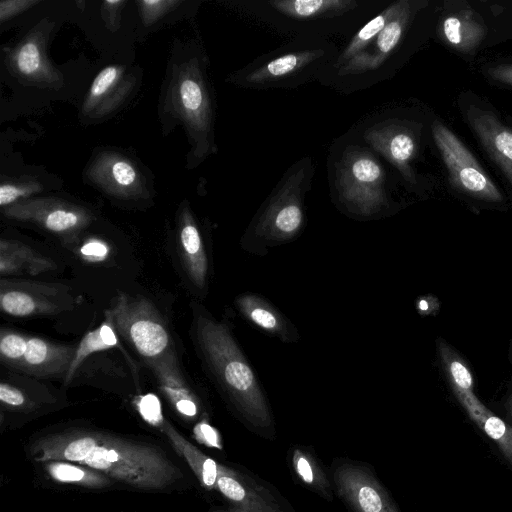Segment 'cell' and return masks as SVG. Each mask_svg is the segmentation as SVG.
<instances>
[{
    "label": "cell",
    "mask_w": 512,
    "mask_h": 512,
    "mask_svg": "<svg viewBox=\"0 0 512 512\" xmlns=\"http://www.w3.org/2000/svg\"><path fill=\"white\" fill-rule=\"evenodd\" d=\"M47 474L55 481L88 488H105L112 485V478L92 468L66 461L42 463Z\"/></svg>",
    "instance_id": "cell-29"
},
{
    "label": "cell",
    "mask_w": 512,
    "mask_h": 512,
    "mask_svg": "<svg viewBox=\"0 0 512 512\" xmlns=\"http://www.w3.org/2000/svg\"><path fill=\"white\" fill-rule=\"evenodd\" d=\"M509 412H510V415L512 416V398L509 402Z\"/></svg>",
    "instance_id": "cell-42"
},
{
    "label": "cell",
    "mask_w": 512,
    "mask_h": 512,
    "mask_svg": "<svg viewBox=\"0 0 512 512\" xmlns=\"http://www.w3.org/2000/svg\"><path fill=\"white\" fill-rule=\"evenodd\" d=\"M69 288L55 283L26 280L0 281V308L14 317L55 315L72 309Z\"/></svg>",
    "instance_id": "cell-8"
},
{
    "label": "cell",
    "mask_w": 512,
    "mask_h": 512,
    "mask_svg": "<svg viewBox=\"0 0 512 512\" xmlns=\"http://www.w3.org/2000/svg\"><path fill=\"white\" fill-rule=\"evenodd\" d=\"M56 269V264L18 240L0 241V274L5 276L38 275Z\"/></svg>",
    "instance_id": "cell-21"
},
{
    "label": "cell",
    "mask_w": 512,
    "mask_h": 512,
    "mask_svg": "<svg viewBox=\"0 0 512 512\" xmlns=\"http://www.w3.org/2000/svg\"><path fill=\"white\" fill-rule=\"evenodd\" d=\"M40 463H77L140 489H163L183 475L159 448L94 430H71L47 435L31 447Z\"/></svg>",
    "instance_id": "cell-1"
},
{
    "label": "cell",
    "mask_w": 512,
    "mask_h": 512,
    "mask_svg": "<svg viewBox=\"0 0 512 512\" xmlns=\"http://www.w3.org/2000/svg\"><path fill=\"white\" fill-rule=\"evenodd\" d=\"M194 431L197 437L206 444L214 447L220 446L217 432L206 422L199 423Z\"/></svg>",
    "instance_id": "cell-39"
},
{
    "label": "cell",
    "mask_w": 512,
    "mask_h": 512,
    "mask_svg": "<svg viewBox=\"0 0 512 512\" xmlns=\"http://www.w3.org/2000/svg\"><path fill=\"white\" fill-rule=\"evenodd\" d=\"M468 121L512 186V130L490 111L471 106Z\"/></svg>",
    "instance_id": "cell-15"
},
{
    "label": "cell",
    "mask_w": 512,
    "mask_h": 512,
    "mask_svg": "<svg viewBox=\"0 0 512 512\" xmlns=\"http://www.w3.org/2000/svg\"><path fill=\"white\" fill-rule=\"evenodd\" d=\"M341 202L353 213L371 216L387 204L384 171L378 160L359 146H349L336 170Z\"/></svg>",
    "instance_id": "cell-4"
},
{
    "label": "cell",
    "mask_w": 512,
    "mask_h": 512,
    "mask_svg": "<svg viewBox=\"0 0 512 512\" xmlns=\"http://www.w3.org/2000/svg\"><path fill=\"white\" fill-rule=\"evenodd\" d=\"M37 3V1H2L0 3V20L3 23Z\"/></svg>",
    "instance_id": "cell-38"
},
{
    "label": "cell",
    "mask_w": 512,
    "mask_h": 512,
    "mask_svg": "<svg viewBox=\"0 0 512 512\" xmlns=\"http://www.w3.org/2000/svg\"><path fill=\"white\" fill-rule=\"evenodd\" d=\"M328 53L324 48L288 49L248 66L239 73L236 82L248 88H272L292 85V81L304 80L309 72H316L324 64Z\"/></svg>",
    "instance_id": "cell-7"
},
{
    "label": "cell",
    "mask_w": 512,
    "mask_h": 512,
    "mask_svg": "<svg viewBox=\"0 0 512 512\" xmlns=\"http://www.w3.org/2000/svg\"><path fill=\"white\" fill-rule=\"evenodd\" d=\"M160 389L183 417L193 419L199 414L200 404L185 380L174 350L154 360L146 361Z\"/></svg>",
    "instance_id": "cell-14"
},
{
    "label": "cell",
    "mask_w": 512,
    "mask_h": 512,
    "mask_svg": "<svg viewBox=\"0 0 512 512\" xmlns=\"http://www.w3.org/2000/svg\"><path fill=\"white\" fill-rule=\"evenodd\" d=\"M137 409L142 417L150 424L159 427L164 417L161 412V405L154 394H146L137 400Z\"/></svg>",
    "instance_id": "cell-35"
},
{
    "label": "cell",
    "mask_w": 512,
    "mask_h": 512,
    "mask_svg": "<svg viewBox=\"0 0 512 512\" xmlns=\"http://www.w3.org/2000/svg\"><path fill=\"white\" fill-rule=\"evenodd\" d=\"M216 488L238 512H283L269 492L255 480L220 464Z\"/></svg>",
    "instance_id": "cell-12"
},
{
    "label": "cell",
    "mask_w": 512,
    "mask_h": 512,
    "mask_svg": "<svg viewBox=\"0 0 512 512\" xmlns=\"http://www.w3.org/2000/svg\"><path fill=\"white\" fill-rule=\"evenodd\" d=\"M179 245L181 257L190 281L204 290L208 277V256L201 233L189 211H184L180 220Z\"/></svg>",
    "instance_id": "cell-20"
},
{
    "label": "cell",
    "mask_w": 512,
    "mask_h": 512,
    "mask_svg": "<svg viewBox=\"0 0 512 512\" xmlns=\"http://www.w3.org/2000/svg\"><path fill=\"white\" fill-rule=\"evenodd\" d=\"M488 74L494 80L512 86V65H500L489 68Z\"/></svg>",
    "instance_id": "cell-40"
},
{
    "label": "cell",
    "mask_w": 512,
    "mask_h": 512,
    "mask_svg": "<svg viewBox=\"0 0 512 512\" xmlns=\"http://www.w3.org/2000/svg\"><path fill=\"white\" fill-rule=\"evenodd\" d=\"M438 350L443 369L456 396L473 393V377L464 360L442 339L438 340Z\"/></svg>",
    "instance_id": "cell-31"
},
{
    "label": "cell",
    "mask_w": 512,
    "mask_h": 512,
    "mask_svg": "<svg viewBox=\"0 0 512 512\" xmlns=\"http://www.w3.org/2000/svg\"><path fill=\"white\" fill-rule=\"evenodd\" d=\"M40 190L41 187L33 182L2 183L0 186V205L2 208L8 207Z\"/></svg>",
    "instance_id": "cell-34"
},
{
    "label": "cell",
    "mask_w": 512,
    "mask_h": 512,
    "mask_svg": "<svg viewBox=\"0 0 512 512\" xmlns=\"http://www.w3.org/2000/svg\"><path fill=\"white\" fill-rule=\"evenodd\" d=\"M10 219L30 222L63 237H71L91 222L88 210L59 199H28L2 208Z\"/></svg>",
    "instance_id": "cell-9"
},
{
    "label": "cell",
    "mask_w": 512,
    "mask_h": 512,
    "mask_svg": "<svg viewBox=\"0 0 512 512\" xmlns=\"http://www.w3.org/2000/svg\"><path fill=\"white\" fill-rule=\"evenodd\" d=\"M411 15L410 3L405 0L398 1L392 18L370 44L372 48L363 50L338 68L339 75H355L378 69L401 42Z\"/></svg>",
    "instance_id": "cell-11"
},
{
    "label": "cell",
    "mask_w": 512,
    "mask_h": 512,
    "mask_svg": "<svg viewBox=\"0 0 512 512\" xmlns=\"http://www.w3.org/2000/svg\"><path fill=\"white\" fill-rule=\"evenodd\" d=\"M27 335L10 329H2L0 333L1 362L18 371L26 354Z\"/></svg>",
    "instance_id": "cell-33"
},
{
    "label": "cell",
    "mask_w": 512,
    "mask_h": 512,
    "mask_svg": "<svg viewBox=\"0 0 512 512\" xmlns=\"http://www.w3.org/2000/svg\"><path fill=\"white\" fill-rule=\"evenodd\" d=\"M194 338L210 378L240 417L255 428L272 427L271 409L261 383L228 324L199 312Z\"/></svg>",
    "instance_id": "cell-2"
},
{
    "label": "cell",
    "mask_w": 512,
    "mask_h": 512,
    "mask_svg": "<svg viewBox=\"0 0 512 512\" xmlns=\"http://www.w3.org/2000/svg\"><path fill=\"white\" fill-rule=\"evenodd\" d=\"M51 394L40 383L7 374L0 383V402L3 407L16 411L34 409L41 401L48 403Z\"/></svg>",
    "instance_id": "cell-24"
},
{
    "label": "cell",
    "mask_w": 512,
    "mask_h": 512,
    "mask_svg": "<svg viewBox=\"0 0 512 512\" xmlns=\"http://www.w3.org/2000/svg\"><path fill=\"white\" fill-rule=\"evenodd\" d=\"M106 314L116 332L145 361L154 360L173 350L169 330L156 307L148 299L121 293Z\"/></svg>",
    "instance_id": "cell-5"
},
{
    "label": "cell",
    "mask_w": 512,
    "mask_h": 512,
    "mask_svg": "<svg viewBox=\"0 0 512 512\" xmlns=\"http://www.w3.org/2000/svg\"><path fill=\"white\" fill-rule=\"evenodd\" d=\"M296 469L298 474L306 483L313 482V471L309 461L303 456H297L295 461Z\"/></svg>",
    "instance_id": "cell-41"
},
{
    "label": "cell",
    "mask_w": 512,
    "mask_h": 512,
    "mask_svg": "<svg viewBox=\"0 0 512 512\" xmlns=\"http://www.w3.org/2000/svg\"><path fill=\"white\" fill-rule=\"evenodd\" d=\"M76 347L29 336L26 354L18 371L37 378L65 379Z\"/></svg>",
    "instance_id": "cell-13"
},
{
    "label": "cell",
    "mask_w": 512,
    "mask_h": 512,
    "mask_svg": "<svg viewBox=\"0 0 512 512\" xmlns=\"http://www.w3.org/2000/svg\"><path fill=\"white\" fill-rule=\"evenodd\" d=\"M432 128L436 146L448 169L453 186L485 201H502L503 197L496 185L458 137L438 121L434 122Z\"/></svg>",
    "instance_id": "cell-6"
},
{
    "label": "cell",
    "mask_w": 512,
    "mask_h": 512,
    "mask_svg": "<svg viewBox=\"0 0 512 512\" xmlns=\"http://www.w3.org/2000/svg\"><path fill=\"white\" fill-rule=\"evenodd\" d=\"M80 255L88 261H102L109 254V247L98 239H90L85 242L80 250Z\"/></svg>",
    "instance_id": "cell-37"
},
{
    "label": "cell",
    "mask_w": 512,
    "mask_h": 512,
    "mask_svg": "<svg viewBox=\"0 0 512 512\" xmlns=\"http://www.w3.org/2000/svg\"><path fill=\"white\" fill-rule=\"evenodd\" d=\"M269 5L278 13L295 20H318L353 10V0H274Z\"/></svg>",
    "instance_id": "cell-23"
},
{
    "label": "cell",
    "mask_w": 512,
    "mask_h": 512,
    "mask_svg": "<svg viewBox=\"0 0 512 512\" xmlns=\"http://www.w3.org/2000/svg\"><path fill=\"white\" fill-rule=\"evenodd\" d=\"M364 138L392 163L406 180H414L410 162L415 154L416 144L408 129L396 124L376 125L364 133Z\"/></svg>",
    "instance_id": "cell-17"
},
{
    "label": "cell",
    "mask_w": 512,
    "mask_h": 512,
    "mask_svg": "<svg viewBox=\"0 0 512 512\" xmlns=\"http://www.w3.org/2000/svg\"><path fill=\"white\" fill-rule=\"evenodd\" d=\"M337 490L354 512H399L395 504L366 468L345 464L334 474Z\"/></svg>",
    "instance_id": "cell-10"
},
{
    "label": "cell",
    "mask_w": 512,
    "mask_h": 512,
    "mask_svg": "<svg viewBox=\"0 0 512 512\" xmlns=\"http://www.w3.org/2000/svg\"><path fill=\"white\" fill-rule=\"evenodd\" d=\"M115 346H119L117 332L110 317L106 314L105 321L96 329L86 333L77 345L69 371L64 379L65 384L73 380L77 370L86 358L96 352L108 350Z\"/></svg>",
    "instance_id": "cell-28"
},
{
    "label": "cell",
    "mask_w": 512,
    "mask_h": 512,
    "mask_svg": "<svg viewBox=\"0 0 512 512\" xmlns=\"http://www.w3.org/2000/svg\"><path fill=\"white\" fill-rule=\"evenodd\" d=\"M457 398L470 418L498 444L504 456L512 464V426L488 410L474 393Z\"/></svg>",
    "instance_id": "cell-25"
},
{
    "label": "cell",
    "mask_w": 512,
    "mask_h": 512,
    "mask_svg": "<svg viewBox=\"0 0 512 512\" xmlns=\"http://www.w3.org/2000/svg\"><path fill=\"white\" fill-rule=\"evenodd\" d=\"M178 3L176 1H140V12L144 23L147 25L154 23Z\"/></svg>",
    "instance_id": "cell-36"
},
{
    "label": "cell",
    "mask_w": 512,
    "mask_h": 512,
    "mask_svg": "<svg viewBox=\"0 0 512 512\" xmlns=\"http://www.w3.org/2000/svg\"><path fill=\"white\" fill-rule=\"evenodd\" d=\"M397 2L392 3L379 15L365 24L350 40L337 58L334 67L340 68L358 53L365 50L380 34L397 9Z\"/></svg>",
    "instance_id": "cell-30"
},
{
    "label": "cell",
    "mask_w": 512,
    "mask_h": 512,
    "mask_svg": "<svg viewBox=\"0 0 512 512\" xmlns=\"http://www.w3.org/2000/svg\"><path fill=\"white\" fill-rule=\"evenodd\" d=\"M177 104L184 120L195 131L207 134L211 123V106L199 74H182L176 86Z\"/></svg>",
    "instance_id": "cell-19"
},
{
    "label": "cell",
    "mask_w": 512,
    "mask_h": 512,
    "mask_svg": "<svg viewBox=\"0 0 512 512\" xmlns=\"http://www.w3.org/2000/svg\"><path fill=\"white\" fill-rule=\"evenodd\" d=\"M159 428L167 436L174 449L187 461L201 484L207 489L216 488L218 463L192 445L165 419Z\"/></svg>",
    "instance_id": "cell-26"
},
{
    "label": "cell",
    "mask_w": 512,
    "mask_h": 512,
    "mask_svg": "<svg viewBox=\"0 0 512 512\" xmlns=\"http://www.w3.org/2000/svg\"><path fill=\"white\" fill-rule=\"evenodd\" d=\"M91 178L106 192L120 198L143 193L141 177L134 165L116 154L102 155L90 169Z\"/></svg>",
    "instance_id": "cell-18"
},
{
    "label": "cell",
    "mask_w": 512,
    "mask_h": 512,
    "mask_svg": "<svg viewBox=\"0 0 512 512\" xmlns=\"http://www.w3.org/2000/svg\"><path fill=\"white\" fill-rule=\"evenodd\" d=\"M124 80V72L118 66H108L101 70L91 84L84 112L96 116L113 109L127 91Z\"/></svg>",
    "instance_id": "cell-22"
},
{
    "label": "cell",
    "mask_w": 512,
    "mask_h": 512,
    "mask_svg": "<svg viewBox=\"0 0 512 512\" xmlns=\"http://www.w3.org/2000/svg\"><path fill=\"white\" fill-rule=\"evenodd\" d=\"M234 303L242 317L261 331L285 343L299 341L300 334L294 324L262 296L242 293Z\"/></svg>",
    "instance_id": "cell-16"
},
{
    "label": "cell",
    "mask_w": 512,
    "mask_h": 512,
    "mask_svg": "<svg viewBox=\"0 0 512 512\" xmlns=\"http://www.w3.org/2000/svg\"><path fill=\"white\" fill-rule=\"evenodd\" d=\"M442 35L453 48L471 52L480 44L485 29L473 11L461 10L443 20Z\"/></svg>",
    "instance_id": "cell-27"
},
{
    "label": "cell",
    "mask_w": 512,
    "mask_h": 512,
    "mask_svg": "<svg viewBox=\"0 0 512 512\" xmlns=\"http://www.w3.org/2000/svg\"><path fill=\"white\" fill-rule=\"evenodd\" d=\"M312 174L309 159L291 167L248 226L241 241L244 250L263 256L300 235L305 223L304 195Z\"/></svg>",
    "instance_id": "cell-3"
},
{
    "label": "cell",
    "mask_w": 512,
    "mask_h": 512,
    "mask_svg": "<svg viewBox=\"0 0 512 512\" xmlns=\"http://www.w3.org/2000/svg\"><path fill=\"white\" fill-rule=\"evenodd\" d=\"M12 63L16 71L25 78L39 79L47 75V65L40 46L33 39L26 40L15 49Z\"/></svg>",
    "instance_id": "cell-32"
}]
</instances>
